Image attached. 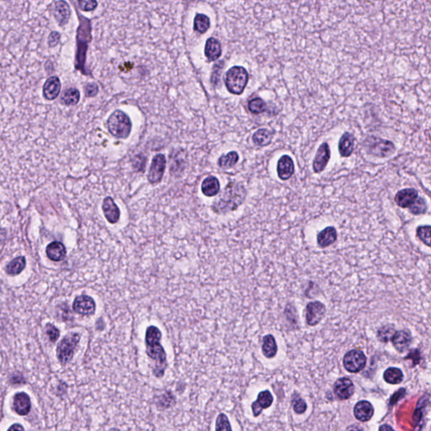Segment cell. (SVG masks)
<instances>
[{
	"mask_svg": "<svg viewBox=\"0 0 431 431\" xmlns=\"http://www.w3.org/2000/svg\"><path fill=\"white\" fill-rule=\"evenodd\" d=\"M273 403V397L269 391H263L259 393L257 400L252 404L253 414L255 417H258L261 414L263 410L268 409Z\"/></svg>",
	"mask_w": 431,
	"mask_h": 431,
	"instance_id": "obj_18",
	"label": "cell"
},
{
	"mask_svg": "<svg viewBox=\"0 0 431 431\" xmlns=\"http://www.w3.org/2000/svg\"><path fill=\"white\" fill-rule=\"evenodd\" d=\"M395 334V329L393 325H385L381 327L377 332V338L381 342H389L392 339L393 336Z\"/></svg>",
	"mask_w": 431,
	"mask_h": 431,
	"instance_id": "obj_36",
	"label": "cell"
},
{
	"mask_svg": "<svg viewBox=\"0 0 431 431\" xmlns=\"http://www.w3.org/2000/svg\"><path fill=\"white\" fill-rule=\"evenodd\" d=\"M367 357L364 353L358 350H350L346 353L343 359L344 367L351 373H356L364 369Z\"/></svg>",
	"mask_w": 431,
	"mask_h": 431,
	"instance_id": "obj_8",
	"label": "cell"
},
{
	"mask_svg": "<svg viewBox=\"0 0 431 431\" xmlns=\"http://www.w3.org/2000/svg\"><path fill=\"white\" fill-rule=\"evenodd\" d=\"M79 100H80V93L77 88H74L67 89L65 91L62 97V102L64 103L65 105H67V106L77 105L79 103Z\"/></svg>",
	"mask_w": 431,
	"mask_h": 431,
	"instance_id": "obj_34",
	"label": "cell"
},
{
	"mask_svg": "<svg viewBox=\"0 0 431 431\" xmlns=\"http://www.w3.org/2000/svg\"><path fill=\"white\" fill-rule=\"evenodd\" d=\"M248 73L241 66H234L226 72L225 84L230 93L240 96L243 93L248 82Z\"/></svg>",
	"mask_w": 431,
	"mask_h": 431,
	"instance_id": "obj_4",
	"label": "cell"
},
{
	"mask_svg": "<svg viewBox=\"0 0 431 431\" xmlns=\"http://www.w3.org/2000/svg\"><path fill=\"white\" fill-rule=\"evenodd\" d=\"M411 335L409 332L405 330L395 332L392 338L393 346L399 352H404L405 350H407L411 345Z\"/></svg>",
	"mask_w": 431,
	"mask_h": 431,
	"instance_id": "obj_22",
	"label": "cell"
},
{
	"mask_svg": "<svg viewBox=\"0 0 431 431\" xmlns=\"http://www.w3.org/2000/svg\"><path fill=\"white\" fill-rule=\"evenodd\" d=\"M8 431H25L24 428L19 424H15L10 427Z\"/></svg>",
	"mask_w": 431,
	"mask_h": 431,
	"instance_id": "obj_45",
	"label": "cell"
},
{
	"mask_svg": "<svg viewBox=\"0 0 431 431\" xmlns=\"http://www.w3.org/2000/svg\"><path fill=\"white\" fill-rule=\"evenodd\" d=\"M61 91V82L57 77L53 76L46 81L43 87V95L48 100H53L59 96Z\"/></svg>",
	"mask_w": 431,
	"mask_h": 431,
	"instance_id": "obj_19",
	"label": "cell"
},
{
	"mask_svg": "<svg viewBox=\"0 0 431 431\" xmlns=\"http://www.w3.org/2000/svg\"><path fill=\"white\" fill-rule=\"evenodd\" d=\"M84 91H85V95L87 97H94L99 92V88H98L97 84H95V83H91V84H88L85 86Z\"/></svg>",
	"mask_w": 431,
	"mask_h": 431,
	"instance_id": "obj_43",
	"label": "cell"
},
{
	"mask_svg": "<svg viewBox=\"0 0 431 431\" xmlns=\"http://www.w3.org/2000/svg\"><path fill=\"white\" fill-rule=\"evenodd\" d=\"M337 237V231L334 226H328L317 234V243L321 248H327L335 243Z\"/></svg>",
	"mask_w": 431,
	"mask_h": 431,
	"instance_id": "obj_24",
	"label": "cell"
},
{
	"mask_svg": "<svg viewBox=\"0 0 431 431\" xmlns=\"http://www.w3.org/2000/svg\"><path fill=\"white\" fill-rule=\"evenodd\" d=\"M367 150L375 157L383 158L388 157L395 152V145L391 141L371 136L365 141Z\"/></svg>",
	"mask_w": 431,
	"mask_h": 431,
	"instance_id": "obj_6",
	"label": "cell"
},
{
	"mask_svg": "<svg viewBox=\"0 0 431 431\" xmlns=\"http://www.w3.org/2000/svg\"><path fill=\"white\" fill-rule=\"evenodd\" d=\"M326 313V307L320 302H312L307 304L306 308V320L309 326H316L324 319Z\"/></svg>",
	"mask_w": 431,
	"mask_h": 431,
	"instance_id": "obj_9",
	"label": "cell"
},
{
	"mask_svg": "<svg viewBox=\"0 0 431 431\" xmlns=\"http://www.w3.org/2000/svg\"><path fill=\"white\" fill-rule=\"evenodd\" d=\"M71 15L70 5L65 1H58L56 3L54 9V17L57 19V23L61 27H63L70 20Z\"/></svg>",
	"mask_w": 431,
	"mask_h": 431,
	"instance_id": "obj_23",
	"label": "cell"
},
{
	"mask_svg": "<svg viewBox=\"0 0 431 431\" xmlns=\"http://www.w3.org/2000/svg\"><path fill=\"white\" fill-rule=\"evenodd\" d=\"M80 336L78 334H72L66 336L57 346V355L59 361L62 365L67 364L73 359L74 350L79 344Z\"/></svg>",
	"mask_w": 431,
	"mask_h": 431,
	"instance_id": "obj_7",
	"label": "cell"
},
{
	"mask_svg": "<svg viewBox=\"0 0 431 431\" xmlns=\"http://www.w3.org/2000/svg\"><path fill=\"white\" fill-rule=\"evenodd\" d=\"M206 57L209 61H216L222 55V46L218 40L213 37L208 39L205 45Z\"/></svg>",
	"mask_w": 431,
	"mask_h": 431,
	"instance_id": "obj_25",
	"label": "cell"
},
{
	"mask_svg": "<svg viewBox=\"0 0 431 431\" xmlns=\"http://www.w3.org/2000/svg\"><path fill=\"white\" fill-rule=\"evenodd\" d=\"M79 6L83 11L86 12H89V11H93L96 10L97 7L98 3L95 0H89V1H85V0H79Z\"/></svg>",
	"mask_w": 431,
	"mask_h": 431,
	"instance_id": "obj_42",
	"label": "cell"
},
{
	"mask_svg": "<svg viewBox=\"0 0 431 431\" xmlns=\"http://www.w3.org/2000/svg\"><path fill=\"white\" fill-rule=\"evenodd\" d=\"M346 431H364L363 429H362L361 427L359 426V425H352V426L349 427L348 428L347 430Z\"/></svg>",
	"mask_w": 431,
	"mask_h": 431,
	"instance_id": "obj_46",
	"label": "cell"
},
{
	"mask_svg": "<svg viewBox=\"0 0 431 431\" xmlns=\"http://www.w3.org/2000/svg\"><path fill=\"white\" fill-rule=\"evenodd\" d=\"M274 134L268 129H259L253 135V142L259 147H266L271 143Z\"/></svg>",
	"mask_w": 431,
	"mask_h": 431,
	"instance_id": "obj_28",
	"label": "cell"
},
{
	"mask_svg": "<svg viewBox=\"0 0 431 431\" xmlns=\"http://www.w3.org/2000/svg\"><path fill=\"white\" fill-rule=\"evenodd\" d=\"M108 129L111 135L117 139H126L131 131V122L128 116L117 110L113 112L107 122Z\"/></svg>",
	"mask_w": 431,
	"mask_h": 431,
	"instance_id": "obj_5",
	"label": "cell"
},
{
	"mask_svg": "<svg viewBox=\"0 0 431 431\" xmlns=\"http://www.w3.org/2000/svg\"><path fill=\"white\" fill-rule=\"evenodd\" d=\"M379 431H394L392 427L389 426L388 424H383L380 427Z\"/></svg>",
	"mask_w": 431,
	"mask_h": 431,
	"instance_id": "obj_47",
	"label": "cell"
},
{
	"mask_svg": "<svg viewBox=\"0 0 431 431\" xmlns=\"http://www.w3.org/2000/svg\"><path fill=\"white\" fill-rule=\"evenodd\" d=\"M419 198V192L415 189L407 188L398 191L395 195V202L402 208H410Z\"/></svg>",
	"mask_w": 431,
	"mask_h": 431,
	"instance_id": "obj_14",
	"label": "cell"
},
{
	"mask_svg": "<svg viewBox=\"0 0 431 431\" xmlns=\"http://www.w3.org/2000/svg\"><path fill=\"white\" fill-rule=\"evenodd\" d=\"M31 399L27 393H17L14 398V410L18 415H27L31 410Z\"/></svg>",
	"mask_w": 431,
	"mask_h": 431,
	"instance_id": "obj_21",
	"label": "cell"
},
{
	"mask_svg": "<svg viewBox=\"0 0 431 431\" xmlns=\"http://www.w3.org/2000/svg\"><path fill=\"white\" fill-rule=\"evenodd\" d=\"M102 209L108 222L112 224L118 222L120 218V210L111 197L105 198L103 201Z\"/></svg>",
	"mask_w": 431,
	"mask_h": 431,
	"instance_id": "obj_20",
	"label": "cell"
},
{
	"mask_svg": "<svg viewBox=\"0 0 431 431\" xmlns=\"http://www.w3.org/2000/svg\"><path fill=\"white\" fill-rule=\"evenodd\" d=\"M293 409L297 414H303L307 410V404H306L305 401L302 399V398H295L292 401Z\"/></svg>",
	"mask_w": 431,
	"mask_h": 431,
	"instance_id": "obj_41",
	"label": "cell"
},
{
	"mask_svg": "<svg viewBox=\"0 0 431 431\" xmlns=\"http://www.w3.org/2000/svg\"><path fill=\"white\" fill-rule=\"evenodd\" d=\"M73 307L77 313L85 316L94 314L96 312V303L88 296L82 295L75 298Z\"/></svg>",
	"mask_w": 431,
	"mask_h": 431,
	"instance_id": "obj_12",
	"label": "cell"
},
{
	"mask_svg": "<svg viewBox=\"0 0 431 431\" xmlns=\"http://www.w3.org/2000/svg\"><path fill=\"white\" fill-rule=\"evenodd\" d=\"M334 393L338 398L346 400L353 395L355 392V386L350 379L343 377L336 381L334 387Z\"/></svg>",
	"mask_w": 431,
	"mask_h": 431,
	"instance_id": "obj_15",
	"label": "cell"
},
{
	"mask_svg": "<svg viewBox=\"0 0 431 431\" xmlns=\"http://www.w3.org/2000/svg\"><path fill=\"white\" fill-rule=\"evenodd\" d=\"M216 431H232L231 424L224 414L218 415L216 420Z\"/></svg>",
	"mask_w": 431,
	"mask_h": 431,
	"instance_id": "obj_39",
	"label": "cell"
},
{
	"mask_svg": "<svg viewBox=\"0 0 431 431\" xmlns=\"http://www.w3.org/2000/svg\"><path fill=\"white\" fill-rule=\"evenodd\" d=\"M374 415V409L368 401H360L354 407V415L359 421H369Z\"/></svg>",
	"mask_w": 431,
	"mask_h": 431,
	"instance_id": "obj_17",
	"label": "cell"
},
{
	"mask_svg": "<svg viewBox=\"0 0 431 431\" xmlns=\"http://www.w3.org/2000/svg\"><path fill=\"white\" fill-rule=\"evenodd\" d=\"M238 160H239V156L238 153L233 151L228 154L222 155V157L218 160V165L223 169H230L236 165L238 162Z\"/></svg>",
	"mask_w": 431,
	"mask_h": 431,
	"instance_id": "obj_33",
	"label": "cell"
},
{
	"mask_svg": "<svg viewBox=\"0 0 431 431\" xmlns=\"http://www.w3.org/2000/svg\"><path fill=\"white\" fill-rule=\"evenodd\" d=\"M248 110L255 115L261 114L267 110L266 103L261 98H255L251 100L248 104Z\"/></svg>",
	"mask_w": 431,
	"mask_h": 431,
	"instance_id": "obj_35",
	"label": "cell"
},
{
	"mask_svg": "<svg viewBox=\"0 0 431 431\" xmlns=\"http://www.w3.org/2000/svg\"><path fill=\"white\" fill-rule=\"evenodd\" d=\"M166 166V158L164 154H157L155 156L151 164L150 169L148 173V180L151 184L158 183L162 179Z\"/></svg>",
	"mask_w": 431,
	"mask_h": 431,
	"instance_id": "obj_11",
	"label": "cell"
},
{
	"mask_svg": "<svg viewBox=\"0 0 431 431\" xmlns=\"http://www.w3.org/2000/svg\"><path fill=\"white\" fill-rule=\"evenodd\" d=\"M383 378L386 382L389 384H399L403 380V374L402 371L396 367H390L384 372Z\"/></svg>",
	"mask_w": 431,
	"mask_h": 431,
	"instance_id": "obj_30",
	"label": "cell"
},
{
	"mask_svg": "<svg viewBox=\"0 0 431 431\" xmlns=\"http://www.w3.org/2000/svg\"><path fill=\"white\" fill-rule=\"evenodd\" d=\"M79 27L77 31V53L75 67L83 74L88 75L89 72L85 70L86 53L88 43L90 42L91 23L89 19L79 14Z\"/></svg>",
	"mask_w": 431,
	"mask_h": 431,
	"instance_id": "obj_2",
	"label": "cell"
},
{
	"mask_svg": "<svg viewBox=\"0 0 431 431\" xmlns=\"http://www.w3.org/2000/svg\"><path fill=\"white\" fill-rule=\"evenodd\" d=\"M46 332L49 337L51 342L55 343L56 341L58 339L60 336V332L55 326H53V324H48L46 327Z\"/></svg>",
	"mask_w": 431,
	"mask_h": 431,
	"instance_id": "obj_40",
	"label": "cell"
},
{
	"mask_svg": "<svg viewBox=\"0 0 431 431\" xmlns=\"http://www.w3.org/2000/svg\"><path fill=\"white\" fill-rule=\"evenodd\" d=\"M355 137L350 132H345L338 142V152L341 157H349L355 150Z\"/></svg>",
	"mask_w": 431,
	"mask_h": 431,
	"instance_id": "obj_16",
	"label": "cell"
},
{
	"mask_svg": "<svg viewBox=\"0 0 431 431\" xmlns=\"http://www.w3.org/2000/svg\"><path fill=\"white\" fill-rule=\"evenodd\" d=\"M210 28V19L206 14H197L194 19V30L200 34H204Z\"/></svg>",
	"mask_w": 431,
	"mask_h": 431,
	"instance_id": "obj_32",
	"label": "cell"
},
{
	"mask_svg": "<svg viewBox=\"0 0 431 431\" xmlns=\"http://www.w3.org/2000/svg\"><path fill=\"white\" fill-rule=\"evenodd\" d=\"M245 189L238 183H229L224 190L222 197L213 205V210L217 213L228 212L238 208L245 198Z\"/></svg>",
	"mask_w": 431,
	"mask_h": 431,
	"instance_id": "obj_3",
	"label": "cell"
},
{
	"mask_svg": "<svg viewBox=\"0 0 431 431\" xmlns=\"http://www.w3.org/2000/svg\"><path fill=\"white\" fill-rule=\"evenodd\" d=\"M162 334L157 327L149 326L146 330V349L148 356L155 361L153 375L162 377L167 367V358L164 348L160 344Z\"/></svg>",
	"mask_w": 431,
	"mask_h": 431,
	"instance_id": "obj_1",
	"label": "cell"
},
{
	"mask_svg": "<svg viewBox=\"0 0 431 431\" xmlns=\"http://www.w3.org/2000/svg\"><path fill=\"white\" fill-rule=\"evenodd\" d=\"M110 431H120V430H118V429H110Z\"/></svg>",
	"mask_w": 431,
	"mask_h": 431,
	"instance_id": "obj_48",
	"label": "cell"
},
{
	"mask_svg": "<svg viewBox=\"0 0 431 431\" xmlns=\"http://www.w3.org/2000/svg\"><path fill=\"white\" fill-rule=\"evenodd\" d=\"M410 212L414 215H421L427 211L426 201L423 198H418L416 201L410 208Z\"/></svg>",
	"mask_w": 431,
	"mask_h": 431,
	"instance_id": "obj_38",
	"label": "cell"
},
{
	"mask_svg": "<svg viewBox=\"0 0 431 431\" xmlns=\"http://www.w3.org/2000/svg\"><path fill=\"white\" fill-rule=\"evenodd\" d=\"M46 252L49 260L56 261V262L63 260L67 254L65 246L60 242H53L50 244H48Z\"/></svg>",
	"mask_w": 431,
	"mask_h": 431,
	"instance_id": "obj_26",
	"label": "cell"
},
{
	"mask_svg": "<svg viewBox=\"0 0 431 431\" xmlns=\"http://www.w3.org/2000/svg\"><path fill=\"white\" fill-rule=\"evenodd\" d=\"M60 38H61V36L58 32H57V31L52 32L49 36V39H48V45L50 46L51 48L56 47L59 43Z\"/></svg>",
	"mask_w": 431,
	"mask_h": 431,
	"instance_id": "obj_44",
	"label": "cell"
},
{
	"mask_svg": "<svg viewBox=\"0 0 431 431\" xmlns=\"http://www.w3.org/2000/svg\"><path fill=\"white\" fill-rule=\"evenodd\" d=\"M330 157H331V151H330L329 143H322L320 148H317V153L312 162V169L314 173L320 174L321 172L324 171L329 164Z\"/></svg>",
	"mask_w": 431,
	"mask_h": 431,
	"instance_id": "obj_10",
	"label": "cell"
},
{
	"mask_svg": "<svg viewBox=\"0 0 431 431\" xmlns=\"http://www.w3.org/2000/svg\"><path fill=\"white\" fill-rule=\"evenodd\" d=\"M277 174L281 180H287L295 172V165L289 155H282L279 158L277 167Z\"/></svg>",
	"mask_w": 431,
	"mask_h": 431,
	"instance_id": "obj_13",
	"label": "cell"
},
{
	"mask_svg": "<svg viewBox=\"0 0 431 431\" xmlns=\"http://www.w3.org/2000/svg\"><path fill=\"white\" fill-rule=\"evenodd\" d=\"M417 237L425 244L429 247L430 246V226H419L416 229Z\"/></svg>",
	"mask_w": 431,
	"mask_h": 431,
	"instance_id": "obj_37",
	"label": "cell"
},
{
	"mask_svg": "<svg viewBox=\"0 0 431 431\" xmlns=\"http://www.w3.org/2000/svg\"><path fill=\"white\" fill-rule=\"evenodd\" d=\"M262 352L266 358H273L277 353V346L274 336L267 334L263 338Z\"/></svg>",
	"mask_w": 431,
	"mask_h": 431,
	"instance_id": "obj_29",
	"label": "cell"
},
{
	"mask_svg": "<svg viewBox=\"0 0 431 431\" xmlns=\"http://www.w3.org/2000/svg\"><path fill=\"white\" fill-rule=\"evenodd\" d=\"M201 191L206 196H208V197L215 196L220 191L219 181L214 176L206 178L201 185Z\"/></svg>",
	"mask_w": 431,
	"mask_h": 431,
	"instance_id": "obj_27",
	"label": "cell"
},
{
	"mask_svg": "<svg viewBox=\"0 0 431 431\" xmlns=\"http://www.w3.org/2000/svg\"><path fill=\"white\" fill-rule=\"evenodd\" d=\"M27 264L26 259L23 256L18 257L13 260L11 262L9 263L6 266V272L10 276H16L20 272L23 271Z\"/></svg>",
	"mask_w": 431,
	"mask_h": 431,
	"instance_id": "obj_31",
	"label": "cell"
}]
</instances>
